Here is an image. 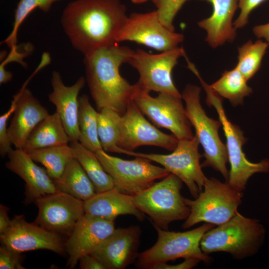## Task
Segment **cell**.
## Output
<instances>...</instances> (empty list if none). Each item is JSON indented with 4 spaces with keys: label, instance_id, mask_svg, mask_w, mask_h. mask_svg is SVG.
<instances>
[{
    "label": "cell",
    "instance_id": "obj_1",
    "mask_svg": "<svg viewBox=\"0 0 269 269\" xmlns=\"http://www.w3.org/2000/svg\"><path fill=\"white\" fill-rule=\"evenodd\" d=\"M126 11L120 0H75L64 9L61 22L73 47L86 55L118 43Z\"/></svg>",
    "mask_w": 269,
    "mask_h": 269
},
{
    "label": "cell",
    "instance_id": "obj_2",
    "mask_svg": "<svg viewBox=\"0 0 269 269\" xmlns=\"http://www.w3.org/2000/svg\"><path fill=\"white\" fill-rule=\"evenodd\" d=\"M133 51L115 43L84 55L86 80L98 112L109 108L123 115L133 102L137 85L131 84L120 73Z\"/></svg>",
    "mask_w": 269,
    "mask_h": 269
},
{
    "label": "cell",
    "instance_id": "obj_3",
    "mask_svg": "<svg viewBox=\"0 0 269 269\" xmlns=\"http://www.w3.org/2000/svg\"><path fill=\"white\" fill-rule=\"evenodd\" d=\"M265 233L259 220L246 217L238 211L227 222L206 232L200 241V248L207 255L225 252L235 260H243L258 251Z\"/></svg>",
    "mask_w": 269,
    "mask_h": 269
},
{
    "label": "cell",
    "instance_id": "obj_4",
    "mask_svg": "<svg viewBox=\"0 0 269 269\" xmlns=\"http://www.w3.org/2000/svg\"><path fill=\"white\" fill-rule=\"evenodd\" d=\"M192 72L199 79L206 92V104L209 107L214 108L222 124L231 166L228 182L234 188L243 192L248 180L253 175L269 172V159L265 158L257 163L248 160L243 150V146L247 139L240 128L227 118L223 108L222 98L203 80L196 68H193Z\"/></svg>",
    "mask_w": 269,
    "mask_h": 269
},
{
    "label": "cell",
    "instance_id": "obj_5",
    "mask_svg": "<svg viewBox=\"0 0 269 269\" xmlns=\"http://www.w3.org/2000/svg\"><path fill=\"white\" fill-rule=\"evenodd\" d=\"M200 87L189 84L181 94L185 103L186 116L195 129L196 135L202 146L205 160L202 167H211L219 172L228 182L229 171L227 167L229 161L226 146L219 135L222 126L219 120L209 117L200 103Z\"/></svg>",
    "mask_w": 269,
    "mask_h": 269
},
{
    "label": "cell",
    "instance_id": "obj_6",
    "mask_svg": "<svg viewBox=\"0 0 269 269\" xmlns=\"http://www.w3.org/2000/svg\"><path fill=\"white\" fill-rule=\"evenodd\" d=\"M182 180L170 173L161 181L133 196L136 208L150 218L151 223L167 230L170 223L186 220L190 209L180 193Z\"/></svg>",
    "mask_w": 269,
    "mask_h": 269
},
{
    "label": "cell",
    "instance_id": "obj_7",
    "mask_svg": "<svg viewBox=\"0 0 269 269\" xmlns=\"http://www.w3.org/2000/svg\"><path fill=\"white\" fill-rule=\"evenodd\" d=\"M157 233V239L150 248L139 254L136 262L138 269H152L155 265L179 258H196L209 263L211 258L200 248L204 234L215 227L204 223L200 227L186 232L165 230L152 224Z\"/></svg>",
    "mask_w": 269,
    "mask_h": 269
},
{
    "label": "cell",
    "instance_id": "obj_8",
    "mask_svg": "<svg viewBox=\"0 0 269 269\" xmlns=\"http://www.w3.org/2000/svg\"><path fill=\"white\" fill-rule=\"evenodd\" d=\"M203 188L194 200L185 199L190 213L182 225L184 229L200 222L217 226L222 224L236 214L242 203L243 192L234 188L228 182L223 183L213 177L207 178Z\"/></svg>",
    "mask_w": 269,
    "mask_h": 269
},
{
    "label": "cell",
    "instance_id": "obj_9",
    "mask_svg": "<svg viewBox=\"0 0 269 269\" xmlns=\"http://www.w3.org/2000/svg\"><path fill=\"white\" fill-rule=\"evenodd\" d=\"M95 153L113 179L114 187L127 195L134 196L170 174L163 167L154 165L151 160L142 157L125 160L111 156L103 149Z\"/></svg>",
    "mask_w": 269,
    "mask_h": 269
},
{
    "label": "cell",
    "instance_id": "obj_10",
    "mask_svg": "<svg viewBox=\"0 0 269 269\" xmlns=\"http://www.w3.org/2000/svg\"><path fill=\"white\" fill-rule=\"evenodd\" d=\"M200 144L196 135L191 139L178 140L176 148L168 154L138 153L124 150V154L142 157L157 162L185 184L194 198L202 191L207 177L200 163L203 156L199 151Z\"/></svg>",
    "mask_w": 269,
    "mask_h": 269
},
{
    "label": "cell",
    "instance_id": "obj_11",
    "mask_svg": "<svg viewBox=\"0 0 269 269\" xmlns=\"http://www.w3.org/2000/svg\"><path fill=\"white\" fill-rule=\"evenodd\" d=\"M136 84L133 102L156 126L169 130L178 140L194 137L182 97L164 93L153 97L149 91Z\"/></svg>",
    "mask_w": 269,
    "mask_h": 269
},
{
    "label": "cell",
    "instance_id": "obj_12",
    "mask_svg": "<svg viewBox=\"0 0 269 269\" xmlns=\"http://www.w3.org/2000/svg\"><path fill=\"white\" fill-rule=\"evenodd\" d=\"M182 47L152 54L142 49L134 50L128 63L138 72L139 86L148 91H155L182 97L172 78V71L178 59L184 56Z\"/></svg>",
    "mask_w": 269,
    "mask_h": 269
},
{
    "label": "cell",
    "instance_id": "obj_13",
    "mask_svg": "<svg viewBox=\"0 0 269 269\" xmlns=\"http://www.w3.org/2000/svg\"><path fill=\"white\" fill-rule=\"evenodd\" d=\"M183 40L182 33L170 30L161 23L155 10L128 16L116 42L133 41L163 52L178 47Z\"/></svg>",
    "mask_w": 269,
    "mask_h": 269
},
{
    "label": "cell",
    "instance_id": "obj_14",
    "mask_svg": "<svg viewBox=\"0 0 269 269\" xmlns=\"http://www.w3.org/2000/svg\"><path fill=\"white\" fill-rule=\"evenodd\" d=\"M35 203L38 212L33 223L67 237L85 214L83 201L60 191L41 197Z\"/></svg>",
    "mask_w": 269,
    "mask_h": 269
},
{
    "label": "cell",
    "instance_id": "obj_15",
    "mask_svg": "<svg viewBox=\"0 0 269 269\" xmlns=\"http://www.w3.org/2000/svg\"><path fill=\"white\" fill-rule=\"evenodd\" d=\"M118 146L123 150L134 151L142 145H152L173 151L178 139L159 131L144 117L133 102L125 113L121 115L119 123Z\"/></svg>",
    "mask_w": 269,
    "mask_h": 269
},
{
    "label": "cell",
    "instance_id": "obj_16",
    "mask_svg": "<svg viewBox=\"0 0 269 269\" xmlns=\"http://www.w3.org/2000/svg\"><path fill=\"white\" fill-rule=\"evenodd\" d=\"M63 237L27 222L24 215H19L11 219L8 229L0 235V241L2 245L19 253L47 250L61 255L66 253Z\"/></svg>",
    "mask_w": 269,
    "mask_h": 269
},
{
    "label": "cell",
    "instance_id": "obj_17",
    "mask_svg": "<svg viewBox=\"0 0 269 269\" xmlns=\"http://www.w3.org/2000/svg\"><path fill=\"white\" fill-rule=\"evenodd\" d=\"M115 230L114 221L85 214L65 242L66 267L74 269L81 257L91 254Z\"/></svg>",
    "mask_w": 269,
    "mask_h": 269
},
{
    "label": "cell",
    "instance_id": "obj_18",
    "mask_svg": "<svg viewBox=\"0 0 269 269\" xmlns=\"http://www.w3.org/2000/svg\"><path fill=\"white\" fill-rule=\"evenodd\" d=\"M141 230L138 226L116 229L91 254L106 269H124L137 259Z\"/></svg>",
    "mask_w": 269,
    "mask_h": 269
},
{
    "label": "cell",
    "instance_id": "obj_19",
    "mask_svg": "<svg viewBox=\"0 0 269 269\" xmlns=\"http://www.w3.org/2000/svg\"><path fill=\"white\" fill-rule=\"evenodd\" d=\"M27 83L13 96L16 108L7 128L9 139L15 148L22 149L35 127L48 115L47 109L26 87Z\"/></svg>",
    "mask_w": 269,
    "mask_h": 269
},
{
    "label": "cell",
    "instance_id": "obj_20",
    "mask_svg": "<svg viewBox=\"0 0 269 269\" xmlns=\"http://www.w3.org/2000/svg\"><path fill=\"white\" fill-rule=\"evenodd\" d=\"M5 167L24 180V203L35 202L37 199L57 192L54 180L46 170L38 166L22 149H12L7 155Z\"/></svg>",
    "mask_w": 269,
    "mask_h": 269
},
{
    "label": "cell",
    "instance_id": "obj_21",
    "mask_svg": "<svg viewBox=\"0 0 269 269\" xmlns=\"http://www.w3.org/2000/svg\"><path fill=\"white\" fill-rule=\"evenodd\" d=\"M86 79L81 77L73 85L67 86L64 85L59 72L54 71L52 73V91L49 94L48 99L55 106L56 112L60 117L71 142L79 140L78 95Z\"/></svg>",
    "mask_w": 269,
    "mask_h": 269
},
{
    "label": "cell",
    "instance_id": "obj_22",
    "mask_svg": "<svg viewBox=\"0 0 269 269\" xmlns=\"http://www.w3.org/2000/svg\"><path fill=\"white\" fill-rule=\"evenodd\" d=\"M212 6L211 15L198 22L205 30V40L213 48L233 42L236 37V29L233 22L234 15L238 7V0H206Z\"/></svg>",
    "mask_w": 269,
    "mask_h": 269
},
{
    "label": "cell",
    "instance_id": "obj_23",
    "mask_svg": "<svg viewBox=\"0 0 269 269\" xmlns=\"http://www.w3.org/2000/svg\"><path fill=\"white\" fill-rule=\"evenodd\" d=\"M86 214L114 221L121 215H130L143 221L145 214L138 209L134 202L133 196L123 193L115 187L96 193L84 201Z\"/></svg>",
    "mask_w": 269,
    "mask_h": 269
},
{
    "label": "cell",
    "instance_id": "obj_24",
    "mask_svg": "<svg viewBox=\"0 0 269 269\" xmlns=\"http://www.w3.org/2000/svg\"><path fill=\"white\" fill-rule=\"evenodd\" d=\"M71 139L55 112L48 115L33 130L22 149L26 153L34 150L68 144Z\"/></svg>",
    "mask_w": 269,
    "mask_h": 269
},
{
    "label": "cell",
    "instance_id": "obj_25",
    "mask_svg": "<svg viewBox=\"0 0 269 269\" xmlns=\"http://www.w3.org/2000/svg\"><path fill=\"white\" fill-rule=\"evenodd\" d=\"M54 182L58 191L83 201L96 194L91 180L75 158L69 162L60 178Z\"/></svg>",
    "mask_w": 269,
    "mask_h": 269
},
{
    "label": "cell",
    "instance_id": "obj_26",
    "mask_svg": "<svg viewBox=\"0 0 269 269\" xmlns=\"http://www.w3.org/2000/svg\"><path fill=\"white\" fill-rule=\"evenodd\" d=\"M75 158L78 161L91 180L96 193L114 187L111 176L106 171L95 152L87 148L79 141L71 142Z\"/></svg>",
    "mask_w": 269,
    "mask_h": 269
},
{
    "label": "cell",
    "instance_id": "obj_27",
    "mask_svg": "<svg viewBox=\"0 0 269 269\" xmlns=\"http://www.w3.org/2000/svg\"><path fill=\"white\" fill-rule=\"evenodd\" d=\"M247 80L235 67L226 70L221 77L211 85L210 88L222 98L228 99L234 107L243 105L244 99L253 92L247 84Z\"/></svg>",
    "mask_w": 269,
    "mask_h": 269
},
{
    "label": "cell",
    "instance_id": "obj_28",
    "mask_svg": "<svg viewBox=\"0 0 269 269\" xmlns=\"http://www.w3.org/2000/svg\"><path fill=\"white\" fill-rule=\"evenodd\" d=\"M79 141L94 152L103 149L98 134V111L93 107L87 95L79 97Z\"/></svg>",
    "mask_w": 269,
    "mask_h": 269
},
{
    "label": "cell",
    "instance_id": "obj_29",
    "mask_svg": "<svg viewBox=\"0 0 269 269\" xmlns=\"http://www.w3.org/2000/svg\"><path fill=\"white\" fill-rule=\"evenodd\" d=\"M27 153L35 162L44 166L54 181L60 178L67 164L75 158L73 148L68 144L38 149Z\"/></svg>",
    "mask_w": 269,
    "mask_h": 269
},
{
    "label": "cell",
    "instance_id": "obj_30",
    "mask_svg": "<svg viewBox=\"0 0 269 269\" xmlns=\"http://www.w3.org/2000/svg\"><path fill=\"white\" fill-rule=\"evenodd\" d=\"M269 44L262 39L250 40L238 48L236 67L248 81L259 71Z\"/></svg>",
    "mask_w": 269,
    "mask_h": 269
},
{
    "label": "cell",
    "instance_id": "obj_31",
    "mask_svg": "<svg viewBox=\"0 0 269 269\" xmlns=\"http://www.w3.org/2000/svg\"><path fill=\"white\" fill-rule=\"evenodd\" d=\"M120 116L109 108H103L98 112V134L102 147L106 152H123L124 150L118 146Z\"/></svg>",
    "mask_w": 269,
    "mask_h": 269
},
{
    "label": "cell",
    "instance_id": "obj_32",
    "mask_svg": "<svg viewBox=\"0 0 269 269\" xmlns=\"http://www.w3.org/2000/svg\"><path fill=\"white\" fill-rule=\"evenodd\" d=\"M60 0H20L14 11L13 28L8 36L2 42L11 49L16 47L18 28L27 15L36 7L44 12L49 11L52 4Z\"/></svg>",
    "mask_w": 269,
    "mask_h": 269
},
{
    "label": "cell",
    "instance_id": "obj_33",
    "mask_svg": "<svg viewBox=\"0 0 269 269\" xmlns=\"http://www.w3.org/2000/svg\"><path fill=\"white\" fill-rule=\"evenodd\" d=\"M189 0H152L156 8L159 20L167 28L175 31L173 22L183 4Z\"/></svg>",
    "mask_w": 269,
    "mask_h": 269
},
{
    "label": "cell",
    "instance_id": "obj_34",
    "mask_svg": "<svg viewBox=\"0 0 269 269\" xmlns=\"http://www.w3.org/2000/svg\"><path fill=\"white\" fill-rule=\"evenodd\" d=\"M16 108V99L13 97L8 110L0 117V155L2 157L7 155L12 149L7 133V122Z\"/></svg>",
    "mask_w": 269,
    "mask_h": 269
},
{
    "label": "cell",
    "instance_id": "obj_35",
    "mask_svg": "<svg viewBox=\"0 0 269 269\" xmlns=\"http://www.w3.org/2000/svg\"><path fill=\"white\" fill-rule=\"evenodd\" d=\"M20 254L1 245L0 247V269H25L22 265V257Z\"/></svg>",
    "mask_w": 269,
    "mask_h": 269
},
{
    "label": "cell",
    "instance_id": "obj_36",
    "mask_svg": "<svg viewBox=\"0 0 269 269\" xmlns=\"http://www.w3.org/2000/svg\"><path fill=\"white\" fill-rule=\"evenodd\" d=\"M266 0H238V7L240 9L239 15L233 25L237 29L244 27L248 22L251 12Z\"/></svg>",
    "mask_w": 269,
    "mask_h": 269
},
{
    "label": "cell",
    "instance_id": "obj_37",
    "mask_svg": "<svg viewBox=\"0 0 269 269\" xmlns=\"http://www.w3.org/2000/svg\"><path fill=\"white\" fill-rule=\"evenodd\" d=\"M201 261L196 258H186L177 265H171L166 263L160 264L154 266L152 269H190L195 267Z\"/></svg>",
    "mask_w": 269,
    "mask_h": 269
},
{
    "label": "cell",
    "instance_id": "obj_38",
    "mask_svg": "<svg viewBox=\"0 0 269 269\" xmlns=\"http://www.w3.org/2000/svg\"><path fill=\"white\" fill-rule=\"evenodd\" d=\"M79 263L81 269H106L102 263L91 254L81 257Z\"/></svg>",
    "mask_w": 269,
    "mask_h": 269
},
{
    "label": "cell",
    "instance_id": "obj_39",
    "mask_svg": "<svg viewBox=\"0 0 269 269\" xmlns=\"http://www.w3.org/2000/svg\"><path fill=\"white\" fill-rule=\"evenodd\" d=\"M9 209L6 206L0 204V235L4 233L11 223L8 215Z\"/></svg>",
    "mask_w": 269,
    "mask_h": 269
},
{
    "label": "cell",
    "instance_id": "obj_40",
    "mask_svg": "<svg viewBox=\"0 0 269 269\" xmlns=\"http://www.w3.org/2000/svg\"><path fill=\"white\" fill-rule=\"evenodd\" d=\"M253 31L258 38L265 39L269 44V22L254 26Z\"/></svg>",
    "mask_w": 269,
    "mask_h": 269
},
{
    "label": "cell",
    "instance_id": "obj_41",
    "mask_svg": "<svg viewBox=\"0 0 269 269\" xmlns=\"http://www.w3.org/2000/svg\"><path fill=\"white\" fill-rule=\"evenodd\" d=\"M12 78V73L7 71L5 66L0 65V84L6 83L10 81Z\"/></svg>",
    "mask_w": 269,
    "mask_h": 269
},
{
    "label": "cell",
    "instance_id": "obj_42",
    "mask_svg": "<svg viewBox=\"0 0 269 269\" xmlns=\"http://www.w3.org/2000/svg\"><path fill=\"white\" fill-rule=\"evenodd\" d=\"M148 0H131V1L134 3H135V4H139V3H143L146 1H147Z\"/></svg>",
    "mask_w": 269,
    "mask_h": 269
}]
</instances>
